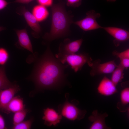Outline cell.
<instances>
[{"label": "cell", "instance_id": "1", "mask_svg": "<svg viewBox=\"0 0 129 129\" xmlns=\"http://www.w3.org/2000/svg\"><path fill=\"white\" fill-rule=\"evenodd\" d=\"M36 57L33 68L27 79L32 81L37 91L57 88L64 85L68 66L62 63L54 55L48 46L40 57Z\"/></svg>", "mask_w": 129, "mask_h": 129}, {"label": "cell", "instance_id": "2", "mask_svg": "<svg viewBox=\"0 0 129 129\" xmlns=\"http://www.w3.org/2000/svg\"><path fill=\"white\" fill-rule=\"evenodd\" d=\"M51 27L50 32L46 34L43 38L50 42L68 35L70 27L73 22L72 16L66 11L63 2L52 5Z\"/></svg>", "mask_w": 129, "mask_h": 129}, {"label": "cell", "instance_id": "3", "mask_svg": "<svg viewBox=\"0 0 129 129\" xmlns=\"http://www.w3.org/2000/svg\"><path fill=\"white\" fill-rule=\"evenodd\" d=\"M55 56L62 64L67 63L75 72L81 70L86 63L90 67L92 64V59L86 53L70 54H57Z\"/></svg>", "mask_w": 129, "mask_h": 129}, {"label": "cell", "instance_id": "4", "mask_svg": "<svg viewBox=\"0 0 129 129\" xmlns=\"http://www.w3.org/2000/svg\"><path fill=\"white\" fill-rule=\"evenodd\" d=\"M69 94H65L66 99L62 104H60L58 106L59 113L62 116L71 120H80L83 118L86 113L85 110H81L78 108L72 100L71 102L68 101Z\"/></svg>", "mask_w": 129, "mask_h": 129}, {"label": "cell", "instance_id": "5", "mask_svg": "<svg viewBox=\"0 0 129 129\" xmlns=\"http://www.w3.org/2000/svg\"><path fill=\"white\" fill-rule=\"evenodd\" d=\"M86 14L85 18L74 22V24L85 31L102 29V27L98 23L96 20L100 16L99 13L96 12L94 10H91L87 12Z\"/></svg>", "mask_w": 129, "mask_h": 129}, {"label": "cell", "instance_id": "6", "mask_svg": "<svg viewBox=\"0 0 129 129\" xmlns=\"http://www.w3.org/2000/svg\"><path fill=\"white\" fill-rule=\"evenodd\" d=\"M99 61L97 60L92 62L91 67V70L90 73L91 76L112 73L118 65L114 60L102 64L100 63Z\"/></svg>", "mask_w": 129, "mask_h": 129}, {"label": "cell", "instance_id": "7", "mask_svg": "<svg viewBox=\"0 0 129 129\" xmlns=\"http://www.w3.org/2000/svg\"><path fill=\"white\" fill-rule=\"evenodd\" d=\"M19 86L16 83L9 88L0 90V111L4 112L8 104L20 91Z\"/></svg>", "mask_w": 129, "mask_h": 129}, {"label": "cell", "instance_id": "8", "mask_svg": "<svg viewBox=\"0 0 129 129\" xmlns=\"http://www.w3.org/2000/svg\"><path fill=\"white\" fill-rule=\"evenodd\" d=\"M83 40L81 38L71 42L67 39L63 43L60 44L58 54H75L78 51L82 44Z\"/></svg>", "mask_w": 129, "mask_h": 129}, {"label": "cell", "instance_id": "9", "mask_svg": "<svg viewBox=\"0 0 129 129\" xmlns=\"http://www.w3.org/2000/svg\"><path fill=\"white\" fill-rule=\"evenodd\" d=\"M102 29L114 38V43L117 45L119 43L127 41L129 39V32L125 29L112 27H102Z\"/></svg>", "mask_w": 129, "mask_h": 129}, {"label": "cell", "instance_id": "10", "mask_svg": "<svg viewBox=\"0 0 129 129\" xmlns=\"http://www.w3.org/2000/svg\"><path fill=\"white\" fill-rule=\"evenodd\" d=\"M108 116L106 113L101 114L99 113L97 110H94L92 114L88 118L89 120L92 123L90 127V129H109L105 122V118Z\"/></svg>", "mask_w": 129, "mask_h": 129}, {"label": "cell", "instance_id": "11", "mask_svg": "<svg viewBox=\"0 0 129 129\" xmlns=\"http://www.w3.org/2000/svg\"><path fill=\"white\" fill-rule=\"evenodd\" d=\"M97 90L100 94L106 96L112 95L117 92L116 86L106 76H104L100 82Z\"/></svg>", "mask_w": 129, "mask_h": 129}, {"label": "cell", "instance_id": "12", "mask_svg": "<svg viewBox=\"0 0 129 129\" xmlns=\"http://www.w3.org/2000/svg\"><path fill=\"white\" fill-rule=\"evenodd\" d=\"M43 113L42 119L44 121V124L48 126H56L62 119V116L54 109L49 108L44 109Z\"/></svg>", "mask_w": 129, "mask_h": 129}, {"label": "cell", "instance_id": "13", "mask_svg": "<svg viewBox=\"0 0 129 129\" xmlns=\"http://www.w3.org/2000/svg\"><path fill=\"white\" fill-rule=\"evenodd\" d=\"M25 108L23 98L20 96L14 97L7 106L4 112L7 114L15 113Z\"/></svg>", "mask_w": 129, "mask_h": 129}, {"label": "cell", "instance_id": "14", "mask_svg": "<svg viewBox=\"0 0 129 129\" xmlns=\"http://www.w3.org/2000/svg\"><path fill=\"white\" fill-rule=\"evenodd\" d=\"M21 13L23 15L27 24L36 33H39L41 31L40 26L35 16L26 8L23 7L20 11Z\"/></svg>", "mask_w": 129, "mask_h": 129}, {"label": "cell", "instance_id": "15", "mask_svg": "<svg viewBox=\"0 0 129 129\" xmlns=\"http://www.w3.org/2000/svg\"><path fill=\"white\" fill-rule=\"evenodd\" d=\"M16 31L20 46L33 54L32 46L26 30H18Z\"/></svg>", "mask_w": 129, "mask_h": 129}, {"label": "cell", "instance_id": "16", "mask_svg": "<svg viewBox=\"0 0 129 129\" xmlns=\"http://www.w3.org/2000/svg\"><path fill=\"white\" fill-rule=\"evenodd\" d=\"M32 12L33 14L38 22L45 19L49 15L46 7L40 4L34 7Z\"/></svg>", "mask_w": 129, "mask_h": 129}, {"label": "cell", "instance_id": "17", "mask_svg": "<svg viewBox=\"0 0 129 129\" xmlns=\"http://www.w3.org/2000/svg\"><path fill=\"white\" fill-rule=\"evenodd\" d=\"M124 68L120 64L117 65L112 72L111 80L116 86L124 78Z\"/></svg>", "mask_w": 129, "mask_h": 129}, {"label": "cell", "instance_id": "18", "mask_svg": "<svg viewBox=\"0 0 129 129\" xmlns=\"http://www.w3.org/2000/svg\"><path fill=\"white\" fill-rule=\"evenodd\" d=\"M15 83L11 82L6 76L5 66L0 67V90L6 89L13 86Z\"/></svg>", "mask_w": 129, "mask_h": 129}, {"label": "cell", "instance_id": "19", "mask_svg": "<svg viewBox=\"0 0 129 129\" xmlns=\"http://www.w3.org/2000/svg\"><path fill=\"white\" fill-rule=\"evenodd\" d=\"M29 110L24 109L14 113L13 118V123L15 125L23 121Z\"/></svg>", "mask_w": 129, "mask_h": 129}, {"label": "cell", "instance_id": "20", "mask_svg": "<svg viewBox=\"0 0 129 129\" xmlns=\"http://www.w3.org/2000/svg\"><path fill=\"white\" fill-rule=\"evenodd\" d=\"M33 120V118H31L28 120L25 121H23L18 124L13 125L11 129H30Z\"/></svg>", "mask_w": 129, "mask_h": 129}, {"label": "cell", "instance_id": "21", "mask_svg": "<svg viewBox=\"0 0 129 129\" xmlns=\"http://www.w3.org/2000/svg\"><path fill=\"white\" fill-rule=\"evenodd\" d=\"M120 100L122 105H126L129 103V87L125 88L121 91L120 93Z\"/></svg>", "mask_w": 129, "mask_h": 129}, {"label": "cell", "instance_id": "22", "mask_svg": "<svg viewBox=\"0 0 129 129\" xmlns=\"http://www.w3.org/2000/svg\"><path fill=\"white\" fill-rule=\"evenodd\" d=\"M9 57L8 51L5 48H0V65H4L7 62Z\"/></svg>", "mask_w": 129, "mask_h": 129}, {"label": "cell", "instance_id": "23", "mask_svg": "<svg viewBox=\"0 0 129 129\" xmlns=\"http://www.w3.org/2000/svg\"><path fill=\"white\" fill-rule=\"evenodd\" d=\"M113 54L118 57L119 59L123 58H129V48L121 52L116 51L113 52Z\"/></svg>", "mask_w": 129, "mask_h": 129}, {"label": "cell", "instance_id": "24", "mask_svg": "<svg viewBox=\"0 0 129 129\" xmlns=\"http://www.w3.org/2000/svg\"><path fill=\"white\" fill-rule=\"evenodd\" d=\"M67 5L75 7L79 6L82 3L81 0H66Z\"/></svg>", "mask_w": 129, "mask_h": 129}, {"label": "cell", "instance_id": "25", "mask_svg": "<svg viewBox=\"0 0 129 129\" xmlns=\"http://www.w3.org/2000/svg\"><path fill=\"white\" fill-rule=\"evenodd\" d=\"M119 64L124 69H127L129 67V58L119 59Z\"/></svg>", "mask_w": 129, "mask_h": 129}, {"label": "cell", "instance_id": "26", "mask_svg": "<svg viewBox=\"0 0 129 129\" xmlns=\"http://www.w3.org/2000/svg\"><path fill=\"white\" fill-rule=\"evenodd\" d=\"M40 5L45 7L52 6L53 2V0H37Z\"/></svg>", "mask_w": 129, "mask_h": 129}, {"label": "cell", "instance_id": "27", "mask_svg": "<svg viewBox=\"0 0 129 129\" xmlns=\"http://www.w3.org/2000/svg\"><path fill=\"white\" fill-rule=\"evenodd\" d=\"M5 119L0 114V129H6Z\"/></svg>", "mask_w": 129, "mask_h": 129}, {"label": "cell", "instance_id": "28", "mask_svg": "<svg viewBox=\"0 0 129 129\" xmlns=\"http://www.w3.org/2000/svg\"><path fill=\"white\" fill-rule=\"evenodd\" d=\"M8 4V3L5 0H0V10L5 7Z\"/></svg>", "mask_w": 129, "mask_h": 129}, {"label": "cell", "instance_id": "29", "mask_svg": "<svg viewBox=\"0 0 129 129\" xmlns=\"http://www.w3.org/2000/svg\"><path fill=\"white\" fill-rule=\"evenodd\" d=\"M33 0H16L14 2L15 3H18L23 4L28 3Z\"/></svg>", "mask_w": 129, "mask_h": 129}, {"label": "cell", "instance_id": "30", "mask_svg": "<svg viewBox=\"0 0 129 129\" xmlns=\"http://www.w3.org/2000/svg\"><path fill=\"white\" fill-rule=\"evenodd\" d=\"M4 27H2L0 26V31L4 30Z\"/></svg>", "mask_w": 129, "mask_h": 129}, {"label": "cell", "instance_id": "31", "mask_svg": "<svg viewBox=\"0 0 129 129\" xmlns=\"http://www.w3.org/2000/svg\"><path fill=\"white\" fill-rule=\"evenodd\" d=\"M108 2H114L116 0H106Z\"/></svg>", "mask_w": 129, "mask_h": 129}]
</instances>
